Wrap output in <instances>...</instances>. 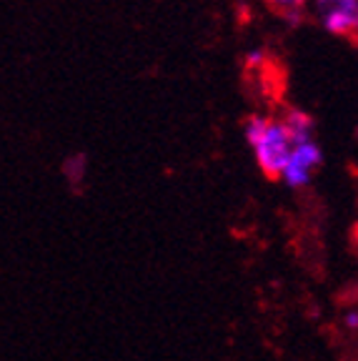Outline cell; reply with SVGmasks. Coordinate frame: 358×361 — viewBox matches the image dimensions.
Segmentation results:
<instances>
[{
  "label": "cell",
  "mask_w": 358,
  "mask_h": 361,
  "mask_svg": "<svg viewBox=\"0 0 358 361\" xmlns=\"http://www.w3.org/2000/svg\"><path fill=\"white\" fill-rule=\"evenodd\" d=\"M246 141L251 143L256 153L258 169L264 171L266 178H280L288 166L293 148V135L283 118H266V116H251L243 126Z\"/></svg>",
  "instance_id": "cell-1"
},
{
  "label": "cell",
  "mask_w": 358,
  "mask_h": 361,
  "mask_svg": "<svg viewBox=\"0 0 358 361\" xmlns=\"http://www.w3.org/2000/svg\"><path fill=\"white\" fill-rule=\"evenodd\" d=\"M321 25L341 38H358V0H314Z\"/></svg>",
  "instance_id": "cell-2"
},
{
  "label": "cell",
  "mask_w": 358,
  "mask_h": 361,
  "mask_svg": "<svg viewBox=\"0 0 358 361\" xmlns=\"http://www.w3.org/2000/svg\"><path fill=\"white\" fill-rule=\"evenodd\" d=\"M321 161H323V153H321L319 143L316 141L301 143V146L293 148L291 158H288V166H285L280 178H283L291 188L308 186L311 178H314V171L321 166Z\"/></svg>",
  "instance_id": "cell-3"
},
{
  "label": "cell",
  "mask_w": 358,
  "mask_h": 361,
  "mask_svg": "<svg viewBox=\"0 0 358 361\" xmlns=\"http://www.w3.org/2000/svg\"><path fill=\"white\" fill-rule=\"evenodd\" d=\"M283 123L288 126V130H291L293 143H296V146L314 141L316 123H314V118H311L308 113L298 111V108H288V111L283 113Z\"/></svg>",
  "instance_id": "cell-4"
},
{
  "label": "cell",
  "mask_w": 358,
  "mask_h": 361,
  "mask_svg": "<svg viewBox=\"0 0 358 361\" xmlns=\"http://www.w3.org/2000/svg\"><path fill=\"white\" fill-rule=\"evenodd\" d=\"M280 18H285L288 23H298L303 16V8H306L308 0H266Z\"/></svg>",
  "instance_id": "cell-5"
},
{
  "label": "cell",
  "mask_w": 358,
  "mask_h": 361,
  "mask_svg": "<svg viewBox=\"0 0 358 361\" xmlns=\"http://www.w3.org/2000/svg\"><path fill=\"white\" fill-rule=\"evenodd\" d=\"M353 236H356V243H358V224L353 226Z\"/></svg>",
  "instance_id": "cell-6"
}]
</instances>
